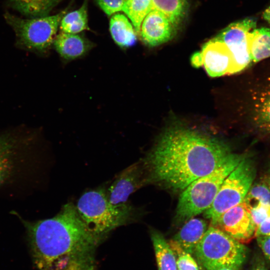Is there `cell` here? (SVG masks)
<instances>
[{"instance_id": "6da1fadb", "label": "cell", "mask_w": 270, "mask_h": 270, "mask_svg": "<svg viewBox=\"0 0 270 270\" xmlns=\"http://www.w3.org/2000/svg\"><path fill=\"white\" fill-rule=\"evenodd\" d=\"M232 152L216 138L180 126L168 129L143 160L148 182L182 191L214 170Z\"/></svg>"}, {"instance_id": "7a4b0ae2", "label": "cell", "mask_w": 270, "mask_h": 270, "mask_svg": "<svg viewBox=\"0 0 270 270\" xmlns=\"http://www.w3.org/2000/svg\"><path fill=\"white\" fill-rule=\"evenodd\" d=\"M25 227L34 265L38 270H96L101 242L86 228L76 206L68 202L54 216L30 222Z\"/></svg>"}, {"instance_id": "3957f363", "label": "cell", "mask_w": 270, "mask_h": 270, "mask_svg": "<svg viewBox=\"0 0 270 270\" xmlns=\"http://www.w3.org/2000/svg\"><path fill=\"white\" fill-rule=\"evenodd\" d=\"M76 208L86 228L101 242L112 230L132 221L134 214L129 204L122 206L110 204L104 188L84 192Z\"/></svg>"}, {"instance_id": "277c9868", "label": "cell", "mask_w": 270, "mask_h": 270, "mask_svg": "<svg viewBox=\"0 0 270 270\" xmlns=\"http://www.w3.org/2000/svg\"><path fill=\"white\" fill-rule=\"evenodd\" d=\"M246 156L232 153L218 168L186 187L178 200L176 211L177 220L186 222L207 210L212 204L224 179Z\"/></svg>"}, {"instance_id": "5b68a950", "label": "cell", "mask_w": 270, "mask_h": 270, "mask_svg": "<svg viewBox=\"0 0 270 270\" xmlns=\"http://www.w3.org/2000/svg\"><path fill=\"white\" fill-rule=\"evenodd\" d=\"M194 253L204 270H217L227 266H242L246 260L248 249L243 244L211 224Z\"/></svg>"}, {"instance_id": "8992f818", "label": "cell", "mask_w": 270, "mask_h": 270, "mask_svg": "<svg viewBox=\"0 0 270 270\" xmlns=\"http://www.w3.org/2000/svg\"><path fill=\"white\" fill-rule=\"evenodd\" d=\"M256 174L254 162L246 156L222 182L204 216L214 225L220 216L228 209L242 202L254 183Z\"/></svg>"}, {"instance_id": "52a82bcc", "label": "cell", "mask_w": 270, "mask_h": 270, "mask_svg": "<svg viewBox=\"0 0 270 270\" xmlns=\"http://www.w3.org/2000/svg\"><path fill=\"white\" fill-rule=\"evenodd\" d=\"M66 10L52 16L24 19L9 13L4 18L21 44L40 52L46 51L53 44L60 21Z\"/></svg>"}, {"instance_id": "ba28073f", "label": "cell", "mask_w": 270, "mask_h": 270, "mask_svg": "<svg viewBox=\"0 0 270 270\" xmlns=\"http://www.w3.org/2000/svg\"><path fill=\"white\" fill-rule=\"evenodd\" d=\"M256 25L255 19L247 18L229 24L214 38L224 43L232 54L230 74L242 70L252 62L248 36Z\"/></svg>"}, {"instance_id": "9c48e42d", "label": "cell", "mask_w": 270, "mask_h": 270, "mask_svg": "<svg viewBox=\"0 0 270 270\" xmlns=\"http://www.w3.org/2000/svg\"><path fill=\"white\" fill-rule=\"evenodd\" d=\"M212 226L243 244L255 237L256 226L250 210L243 202L224 212Z\"/></svg>"}, {"instance_id": "30bf717a", "label": "cell", "mask_w": 270, "mask_h": 270, "mask_svg": "<svg viewBox=\"0 0 270 270\" xmlns=\"http://www.w3.org/2000/svg\"><path fill=\"white\" fill-rule=\"evenodd\" d=\"M192 62L196 66H203L210 76L216 77L230 74L233 60L226 46L213 38L204 44L200 52L193 55Z\"/></svg>"}, {"instance_id": "8fae6325", "label": "cell", "mask_w": 270, "mask_h": 270, "mask_svg": "<svg viewBox=\"0 0 270 270\" xmlns=\"http://www.w3.org/2000/svg\"><path fill=\"white\" fill-rule=\"evenodd\" d=\"M147 182L142 164H132L123 170L112 184L106 192L108 200L114 206L128 204L130 195Z\"/></svg>"}, {"instance_id": "7c38bea8", "label": "cell", "mask_w": 270, "mask_h": 270, "mask_svg": "<svg viewBox=\"0 0 270 270\" xmlns=\"http://www.w3.org/2000/svg\"><path fill=\"white\" fill-rule=\"evenodd\" d=\"M176 29V27L164 14L152 10L143 20L139 34L146 44L155 46L170 40Z\"/></svg>"}, {"instance_id": "4fadbf2b", "label": "cell", "mask_w": 270, "mask_h": 270, "mask_svg": "<svg viewBox=\"0 0 270 270\" xmlns=\"http://www.w3.org/2000/svg\"><path fill=\"white\" fill-rule=\"evenodd\" d=\"M53 44L60 57L66 62L84 56L94 46L91 42L78 34L62 32L55 36Z\"/></svg>"}, {"instance_id": "5bb4252c", "label": "cell", "mask_w": 270, "mask_h": 270, "mask_svg": "<svg viewBox=\"0 0 270 270\" xmlns=\"http://www.w3.org/2000/svg\"><path fill=\"white\" fill-rule=\"evenodd\" d=\"M253 118L258 130L270 134V76L254 95Z\"/></svg>"}, {"instance_id": "9a60e30c", "label": "cell", "mask_w": 270, "mask_h": 270, "mask_svg": "<svg viewBox=\"0 0 270 270\" xmlns=\"http://www.w3.org/2000/svg\"><path fill=\"white\" fill-rule=\"evenodd\" d=\"M186 222L172 240L186 252L192 254L208 228L206 222L200 218L193 217Z\"/></svg>"}, {"instance_id": "2e32d148", "label": "cell", "mask_w": 270, "mask_h": 270, "mask_svg": "<svg viewBox=\"0 0 270 270\" xmlns=\"http://www.w3.org/2000/svg\"><path fill=\"white\" fill-rule=\"evenodd\" d=\"M110 30L112 39L121 48H128L136 42L135 29L128 18L122 14L117 12L112 15Z\"/></svg>"}, {"instance_id": "e0dca14e", "label": "cell", "mask_w": 270, "mask_h": 270, "mask_svg": "<svg viewBox=\"0 0 270 270\" xmlns=\"http://www.w3.org/2000/svg\"><path fill=\"white\" fill-rule=\"evenodd\" d=\"M248 41L252 62L270 57V28H255L248 32Z\"/></svg>"}, {"instance_id": "ac0fdd59", "label": "cell", "mask_w": 270, "mask_h": 270, "mask_svg": "<svg viewBox=\"0 0 270 270\" xmlns=\"http://www.w3.org/2000/svg\"><path fill=\"white\" fill-rule=\"evenodd\" d=\"M150 236L158 270H177L176 257L169 243L156 230H151Z\"/></svg>"}, {"instance_id": "d6986e66", "label": "cell", "mask_w": 270, "mask_h": 270, "mask_svg": "<svg viewBox=\"0 0 270 270\" xmlns=\"http://www.w3.org/2000/svg\"><path fill=\"white\" fill-rule=\"evenodd\" d=\"M12 6L31 18L46 16L60 0H9Z\"/></svg>"}, {"instance_id": "ffe728a7", "label": "cell", "mask_w": 270, "mask_h": 270, "mask_svg": "<svg viewBox=\"0 0 270 270\" xmlns=\"http://www.w3.org/2000/svg\"><path fill=\"white\" fill-rule=\"evenodd\" d=\"M188 5L187 0H152V10L162 13L176 28L186 16Z\"/></svg>"}, {"instance_id": "44dd1931", "label": "cell", "mask_w": 270, "mask_h": 270, "mask_svg": "<svg viewBox=\"0 0 270 270\" xmlns=\"http://www.w3.org/2000/svg\"><path fill=\"white\" fill-rule=\"evenodd\" d=\"M88 2L86 0L78 10L66 14L62 17L60 28L62 32L77 34L88 30Z\"/></svg>"}, {"instance_id": "7402d4cb", "label": "cell", "mask_w": 270, "mask_h": 270, "mask_svg": "<svg viewBox=\"0 0 270 270\" xmlns=\"http://www.w3.org/2000/svg\"><path fill=\"white\" fill-rule=\"evenodd\" d=\"M152 0H124L122 12L130 20L137 34L142 22L152 10Z\"/></svg>"}, {"instance_id": "603a6c76", "label": "cell", "mask_w": 270, "mask_h": 270, "mask_svg": "<svg viewBox=\"0 0 270 270\" xmlns=\"http://www.w3.org/2000/svg\"><path fill=\"white\" fill-rule=\"evenodd\" d=\"M243 202L250 210L264 204H270V187L264 180L252 184Z\"/></svg>"}, {"instance_id": "cb8c5ba5", "label": "cell", "mask_w": 270, "mask_h": 270, "mask_svg": "<svg viewBox=\"0 0 270 270\" xmlns=\"http://www.w3.org/2000/svg\"><path fill=\"white\" fill-rule=\"evenodd\" d=\"M169 244L175 254L178 270H199L198 266L191 254L184 250L172 240Z\"/></svg>"}, {"instance_id": "d4e9b609", "label": "cell", "mask_w": 270, "mask_h": 270, "mask_svg": "<svg viewBox=\"0 0 270 270\" xmlns=\"http://www.w3.org/2000/svg\"><path fill=\"white\" fill-rule=\"evenodd\" d=\"M16 138L10 134H0V160H12L17 146Z\"/></svg>"}, {"instance_id": "484cf974", "label": "cell", "mask_w": 270, "mask_h": 270, "mask_svg": "<svg viewBox=\"0 0 270 270\" xmlns=\"http://www.w3.org/2000/svg\"><path fill=\"white\" fill-rule=\"evenodd\" d=\"M96 2L100 8L108 16L122 12L124 0H96Z\"/></svg>"}, {"instance_id": "4316f807", "label": "cell", "mask_w": 270, "mask_h": 270, "mask_svg": "<svg viewBox=\"0 0 270 270\" xmlns=\"http://www.w3.org/2000/svg\"><path fill=\"white\" fill-rule=\"evenodd\" d=\"M252 219L257 227L270 216V204H264L250 210Z\"/></svg>"}, {"instance_id": "83f0119b", "label": "cell", "mask_w": 270, "mask_h": 270, "mask_svg": "<svg viewBox=\"0 0 270 270\" xmlns=\"http://www.w3.org/2000/svg\"><path fill=\"white\" fill-rule=\"evenodd\" d=\"M256 241L265 259L270 266V235L256 237Z\"/></svg>"}, {"instance_id": "f1b7e54d", "label": "cell", "mask_w": 270, "mask_h": 270, "mask_svg": "<svg viewBox=\"0 0 270 270\" xmlns=\"http://www.w3.org/2000/svg\"><path fill=\"white\" fill-rule=\"evenodd\" d=\"M12 168V160H0V186L8 178Z\"/></svg>"}, {"instance_id": "f546056e", "label": "cell", "mask_w": 270, "mask_h": 270, "mask_svg": "<svg viewBox=\"0 0 270 270\" xmlns=\"http://www.w3.org/2000/svg\"><path fill=\"white\" fill-rule=\"evenodd\" d=\"M270 235V216L262 222L256 228L255 237Z\"/></svg>"}, {"instance_id": "4dcf8cb0", "label": "cell", "mask_w": 270, "mask_h": 270, "mask_svg": "<svg viewBox=\"0 0 270 270\" xmlns=\"http://www.w3.org/2000/svg\"><path fill=\"white\" fill-rule=\"evenodd\" d=\"M265 262L262 256H255L252 260L251 270H268Z\"/></svg>"}, {"instance_id": "1f68e13d", "label": "cell", "mask_w": 270, "mask_h": 270, "mask_svg": "<svg viewBox=\"0 0 270 270\" xmlns=\"http://www.w3.org/2000/svg\"><path fill=\"white\" fill-rule=\"evenodd\" d=\"M262 17L270 26V6L264 10Z\"/></svg>"}, {"instance_id": "d6a6232c", "label": "cell", "mask_w": 270, "mask_h": 270, "mask_svg": "<svg viewBox=\"0 0 270 270\" xmlns=\"http://www.w3.org/2000/svg\"><path fill=\"white\" fill-rule=\"evenodd\" d=\"M217 270H241V266H227L220 268Z\"/></svg>"}, {"instance_id": "836d02e7", "label": "cell", "mask_w": 270, "mask_h": 270, "mask_svg": "<svg viewBox=\"0 0 270 270\" xmlns=\"http://www.w3.org/2000/svg\"><path fill=\"white\" fill-rule=\"evenodd\" d=\"M264 180L270 187V166L268 170L265 177L264 178Z\"/></svg>"}, {"instance_id": "e575fe53", "label": "cell", "mask_w": 270, "mask_h": 270, "mask_svg": "<svg viewBox=\"0 0 270 270\" xmlns=\"http://www.w3.org/2000/svg\"><path fill=\"white\" fill-rule=\"evenodd\" d=\"M177 270H178L177 269Z\"/></svg>"}]
</instances>
